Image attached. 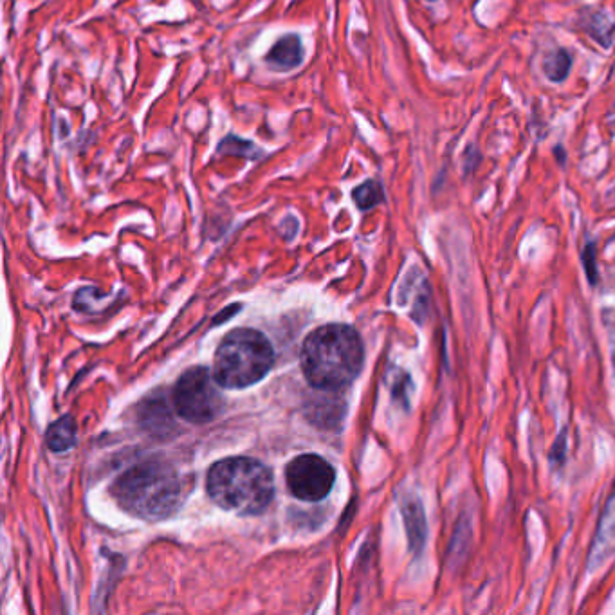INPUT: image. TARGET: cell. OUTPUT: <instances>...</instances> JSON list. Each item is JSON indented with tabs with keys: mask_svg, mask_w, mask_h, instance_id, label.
<instances>
[{
	"mask_svg": "<svg viewBox=\"0 0 615 615\" xmlns=\"http://www.w3.org/2000/svg\"><path fill=\"white\" fill-rule=\"evenodd\" d=\"M404 524L410 540V549L421 552L426 540V516H424L423 504L417 498H406L403 504Z\"/></svg>",
	"mask_w": 615,
	"mask_h": 615,
	"instance_id": "cell-8",
	"label": "cell"
},
{
	"mask_svg": "<svg viewBox=\"0 0 615 615\" xmlns=\"http://www.w3.org/2000/svg\"><path fill=\"white\" fill-rule=\"evenodd\" d=\"M302 40L298 35H285V37L278 38L275 42V46L269 49L264 62L271 71L276 73H289L296 67H300L303 62Z\"/></svg>",
	"mask_w": 615,
	"mask_h": 615,
	"instance_id": "cell-7",
	"label": "cell"
},
{
	"mask_svg": "<svg viewBox=\"0 0 615 615\" xmlns=\"http://www.w3.org/2000/svg\"><path fill=\"white\" fill-rule=\"evenodd\" d=\"M217 156L244 157V159H249V161H258V159L266 156V152L262 148L257 147L253 141L230 134V136H226L219 143Z\"/></svg>",
	"mask_w": 615,
	"mask_h": 615,
	"instance_id": "cell-10",
	"label": "cell"
},
{
	"mask_svg": "<svg viewBox=\"0 0 615 615\" xmlns=\"http://www.w3.org/2000/svg\"><path fill=\"white\" fill-rule=\"evenodd\" d=\"M565 453H567V430H563L558 437V441L554 442L551 451V460L554 462H563L565 460Z\"/></svg>",
	"mask_w": 615,
	"mask_h": 615,
	"instance_id": "cell-14",
	"label": "cell"
},
{
	"mask_svg": "<svg viewBox=\"0 0 615 615\" xmlns=\"http://www.w3.org/2000/svg\"><path fill=\"white\" fill-rule=\"evenodd\" d=\"M570 56L565 53V51H556V53H552V55L547 56L545 58V62H543V71L547 74V78L551 80V82H563L567 76H569L570 71Z\"/></svg>",
	"mask_w": 615,
	"mask_h": 615,
	"instance_id": "cell-12",
	"label": "cell"
},
{
	"mask_svg": "<svg viewBox=\"0 0 615 615\" xmlns=\"http://www.w3.org/2000/svg\"><path fill=\"white\" fill-rule=\"evenodd\" d=\"M352 199L361 212H367V210H372V208H376L377 204L385 201V192H383V186L379 181L368 179L365 183H361L354 188Z\"/></svg>",
	"mask_w": 615,
	"mask_h": 615,
	"instance_id": "cell-11",
	"label": "cell"
},
{
	"mask_svg": "<svg viewBox=\"0 0 615 615\" xmlns=\"http://www.w3.org/2000/svg\"><path fill=\"white\" fill-rule=\"evenodd\" d=\"M175 412L192 424L212 423L224 410L219 381L206 367H193L179 377L174 388Z\"/></svg>",
	"mask_w": 615,
	"mask_h": 615,
	"instance_id": "cell-5",
	"label": "cell"
},
{
	"mask_svg": "<svg viewBox=\"0 0 615 615\" xmlns=\"http://www.w3.org/2000/svg\"><path fill=\"white\" fill-rule=\"evenodd\" d=\"M206 489L221 509L242 516L260 515L275 495L269 468L249 457H233L213 464Z\"/></svg>",
	"mask_w": 615,
	"mask_h": 615,
	"instance_id": "cell-3",
	"label": "cell"
},
{
	"mask_svg": "<svg viewBox=\"0 0 615 615\" xmlns=\"http://www.w3.org/2000/svg\"><path fill=\"white\" fill-rule=\"evenodd\" d=\"M612 363H614V368H615V352H614V358H612Z\"/></svg>",
	"mask_w": 615,
	"mask_h": 615,
	"instance_id": "cell-15",
	"label": "cell"
},
{
	"mask_svg": "<svg viewBox=\"0 0 615 615\" xmlns=\"http://www.w3.org/2000/svg\"><path fill=\"white\" fill-rule=\"evenodd\" d=\"M275 352L262 332L237 329L224 336L213 361V376L222 388L255 385L273 367Z\"/></svg>",
	"mask_w": 615,
	"mask_h": 615,
	"instance_id": "cell-4",
	"label": "cell"
},
{
	"mask_svg": "<svg viewBox=\"0 0 615 615\" xmlns=\"http://www.w3.org/2000/svg\"><path fill=\"white\" fill-rule=\"evenodd\" d=\"M46 441L51 451L62 453V451L71 450L76 442V426H74L73 417L65 415L56 423L51 424L47 430Z\"/></svg>",
	"mask_w": 615,
	"mask_h": 615,
	"instance_id": "cell-9",
	"label": "cell"
},
{
	"mask_svg": "<svg viewBox=\"0 0 615 615\" xmlns=\"http://www.w3.org/2000/svg\"><path fill=\"white\" fill-rule=\"evenodd\" d=\"M336 471L320 455H300L285 468V482L291 495L305 502H320L331 493Z\"/></svg>",
	"mask_w": 615,
	"mask_h": 615,
	"instance_id": "cell-6",
	"label": "cell"
},
{
	"mask_svg": "<svg viewBox=\"0 0 615 615\" xmlns=\"http://www.w3.org/2000/svg\"><path fill=\"white\" fill-rule=\"evenodd\" d=\"M583 264H585V271H587L588 282H590V285H596L599 273H597L596 246L594 244H588L583 251Z\"/></svg>",
	"mask_w": 615,
	"mask_h": 615,
	"instance_id": "cell-13",
	"label": "cell"
},
{
	"mask_svg": "<svg viewBox=\"0 0 615 615\" xmlns=\"http://www.w3.org/2000/svg\"><path fill=\"white\" fill-rule=\"evenodd\" d=\"M303 376L318 390H340L359 376L365 349L349 325H323L303 341Z\"/></svg>",
	"mask_w": 615,
	"mask_h": 615,
	"instance_id": "cell-1",
	"label": "cell"
},
{
	"mask_svg": "<svg viewBox=\"0 0 615 615\" xmlns=\"http://www.w3.org/2000/svg\"><path fill=\"white\" fill-rule=\"evenodd\" d=\"M121 509L148 522L174 515L183 502V482L177 471L163 462H145L121 475L114 486Z\"/></svg>",
	"mask_w": 615,
	"mask_h": 615,
	"instance_id": "cell-2",
	"label": "cell"
}]
</instances>
